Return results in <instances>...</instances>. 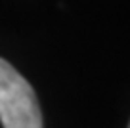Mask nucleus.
<instances>
[{
	"label": "nucleus",
	"mask_w": 130,
	"mask_h": 128,
	"mask_svg": "<svg viewBox=\"0 0 130 128\" xmlns=\"http://www.w3.org/2000/svg\"><path fill=\"white\" fill-rule=\"evenodd\" d=\"M0 122L4 128H42V113L32 86L2 57Z\"/></svg>",
	"instance_id": "f257e3e1"
},
{
	"label": "nucleus",
	"mask_w": 130,
	"mask_h": 128,
	"mask_svg": "<svg viewBox=\"0 0 130 128\" xmlns=\"http://www.w3.org/2000/svg\"><path fill=\"white\" fill-rule=\"evenodd\" d=\"M128 128H130V126H128Z\"/></svg>",
	"instance_id": "f03ea898"
}]
</instances>
